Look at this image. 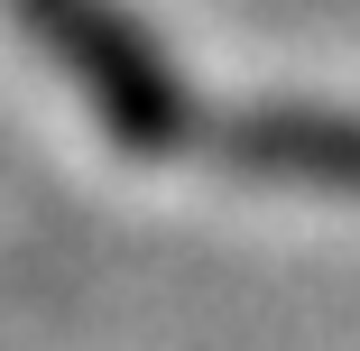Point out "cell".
Returning <instances> with one entry per match:
<instances>
[{
    "mask_svg": "<svg viewBox=\"0 0 360 351\" xmlns=\"http://www.w3.org/2000/svg\"><path fill=\"white\" fill-rule=\"evenodd\" d=\"M231 148L250 167H277V176H314V185H351L360 194V120L342 111H268L250 120Z\"/></svg>",
    "mask_w": 360,
    "mask_h": 351,
    "instance_id": "obj_2",
    "label": "cell"
},
{
    "mask_svg": "<svg viewBox=\"0 0 360 351\" xmlns=\"http://www.w3.org/2000/svg\"><path fill=\"white\" fill-rule=\"evenodd\" d=\"M28 28L46 37V56L75 65V84L93 93L102 129L129 139V148H167L176 139V84H167V65L139 46L102 0H19Z\"/></svg>",
    "mask_w": 360,
    "mask_h": 351,
    "instance_id": "obj_1",
    "label": "cell"
}]
</instances>
